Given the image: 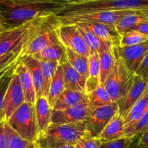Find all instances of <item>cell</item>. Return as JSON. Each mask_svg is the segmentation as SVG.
Wrapping results in <instances>:
<instances>
[{"label": "cell", "instance_id": "cell-1", "mask_svg": "<svg viewBox=\"0 0 148 148\" xmlns=\"http://www.w3.org/2000/svg\"><path fill=\"white\" fill-rule=\"evenodd\" d=\"M64 5L66 4L53 1L0 0V10L6 27L20 25L40 16L55 14Z\"/></svg>", "mask_w": 148, "mask_h": 148}, {"label": "cell", "instance_id": "cell-2", "mask_svg": "<svg viewBox=\"0 0 148 148\" xmlns=\"http://www.w3.org/2000/svg\"><path fill=\"white\" fill-rule=\"evenodd\" d=\"M54 14L40 16L15 27H6L0 32V54L22 53Z\"/></svg>", "mask_w": 148, "mask_h": 148}, {"label": "cell", "instance_id": "cell-3", "mask_svg": "<svg viewBox=\"0 0 148 148\" xmlns=\"http://www.w3.org/2000/svg\"><path fill=\"white\" fill-rule=\"evenodd\" d=\"M148 10V0H95L67 4L55 14L57 17H67L90 13L115 10Z\"/></svg>", "mask_w": 148, "mask_h": 148}, {"label": "cell", "instance_id": "cell-4", "mask_svg": "<svg viewBox=\"0 0 148 148\" xmlns=\"http://www.w3.org/2000/svg\"><path fill=\"white\" fill-rule=\"evenodd\" d=\"M87 133L85 121L67 124H52L46 131L38 134L34 143L38 148L75 145Z\"/></svg>", "mask_w": 148, "mask_h": 148}, {"label": "cell", "instance_id": "cell-5", "mask_svg": "<svg viewBox=\"0 0 148 148\" xmlns=\"http://www.w3.org/2000/svg\"><path fill=\"white\" fill-rule=\"evenodd\" d=\"M114 65L103 83L112 102H117L124 96L133 82L134 74H132L124 64L119 53L117 46H114Z\"/></svg>", "mask_w": 148, "mask_h": 148}, {"label": "cell", "instance_id": "cell-6", "mask_svg": "<svg viewBox=\"0 0 148 148\" xmlns=\"http://www.w3.org/2000/svg\"><path fill=\"white\" fill-rule=\"evenodd\" d=\"M7 123L22 137L35 143L38 136L35 104L25 102L9 118Z\"/></svg>", "mask_w": 148, "mask_h": 148}, {"label": "cell", "instance_id": "cell-7", "mask_svg": "<svg viewBox=\"0 0 148 148\" xmlns=\"http://www.w3.org/2000/svg\"><path fill=\"white\" fill-rule=\"evenodd\" d=\"M54 30L58 40L64 47L86 57L90 56V50L78 31L76 25L61 24L57 20L54 24Z\"/></svg>", "mask_w": 148, "mask_h": 148}, {"label": "cell", "instance_id": "cell-8", "mask_svg": "<svg viewBox=\"0 0 148 148\" xmlns=\"http://www.w3.org/2000/svg\"><path fill=\"white\" fill-rule=\"evenodd\" d=\"M118 113L119 106L117 102H113L90 111L85 120L88 134L91 137H99L113 117Z\"/></svg>", "mask_w": 148, "mask_h": 148}, {"label": "cell", "instance_id": "cell-9", "mask_svg": "<svg viewBox=\"0 0 148 148\" xmlns=\"http://www.w3.org/2000/svg\"><path fill=\"white\" fill-rule=\"evenodd\" d=\"M133 10H115V11L99 12L82 15L67 17H57L61 24H75L77 23H93L115 25L116 23L124 15Z\"/></svg>", "mask_w": 148, "mask_h": 148}, {"label": "cell", "instance_id": "cell-10", "mask_svg": "<svg viewBox=\"0 0 148 148\" xmlns=\"http://www.w3.org/2000/svg\"><path fill=\"white\" fill-rule=\"evenodd\" d=\"M57 21L56 15H53L50 20L45 25L40 33L29 43L23 52V56H33L42 49L53 43H58L59 40L54 30V24Z\"/></svg>", "mask_w": 148, "mask_h": 148}, {"label": "cell", "instance_id": "cell-11", "mask_svg": "<svg viewBox=\"0 0 148 148\" xmlns=\"http://www.w3.org/2000/svg\"><path fill=\"white\" fill-rule=\"evenodd\" d=\"M25 102L19 76L14 71L4 99V112L7 121L13 113Z\"/></svg>", "mask_w": 148, "mask_h": 148}, {"label": "cell", "instance_id": "cell-12", "mask_svg": "<svg viewBox=\"0 0 148 148\" xmlns=\"http://www.w3.org/2000/svg\"><path fill=\"white\" fill-rule=\"evenodd\" d=\"M117 49L129 71L132 74H135L145 56L148 53V40L134 46H117Z\"/></svg>", "mask_w": 148, "mask_h": 148}, {"label": "cell", "instance_id": "cell-13", "mask_svg": "<svg viewBox=\"0 0 148 148\" xmlns=\"http://www.w3.org/2000/svg\"><path fill=\"white\" fill-rule=\"evenodd\" d=\"M88 103L79 104L71 108L52 111L51 121L53 124H67L85 121L90 112Z\"/></svg>", "mask_w": 148, "mask_h": 148}, {"label": "cell", "instance_id": "cell-14", "mask_svg": "<svg viewBox=\"0 0 148 148\" xmlns=\"http://www.w3.org/2000/svg\"><path fill=\"white\" fill-rule=\"evenodd\" d=\"M147 87L148 83L147 81L134 74L133 82L130 88H129L124 96L117 101L119 106V114L121 116L124 117L125 116L132 106L143 95Z\"/></svg>", "mask_w": 148, "mask_h": 148}, {"label": "cell", "instance_id": "cell-15", "mask_svg": "<svg viewBox=\"0 0 148 148\" xmlns=\"http://www.w3.org/2000/svg\"><path fill=\"white\" fill-rule=\"evenodd\" d=\"M75 25L85 27L101 40L108 42L113 46H119L121 35L116 30L115 25L93 23H77Z\"/></svg>", "mask_w": 148, "mask_h": 148}, {"label": "cell", "instance_id": "cell-16", "mask_svg": "<svg viewBox=\"0 0 148 148\" xmlns=\"http://www.w3.org/2000/svg\"><path fill=\"white\" fill-rule=\"evenodd\" d=\"M30 56L37 59L39 62L51 61L58 62L60 65L68 62L65 48L60 42L49 45Z\"/></svg>", "mask_w": 148, "mask_h": 148}, {"label": "cell", "instance_id": "cell-17", "mask_svg": "<svg viewBox=\"0 0 148 148\" xmlns=\"http://www.w3.org/2000/svg\"><path fill=\"white\" fill-rule=\"evenodd\" d=\"M36 119L39 134L46 131L52 124V109L48 98L41 96L36 100L35 103Z\"/></svg>", "mask_w": 148, "mask_h": 148}, {"label": "cell", "instance_id": "cell-18", "mask_svg": "<svg viewBox=\"0 0 148 148\" xmlns=\"http://www.w3.org/2000/svg\"><path fill=\"white\" fill-rule=\"evenodd\" d=\"M62 66L63 69L64 79L66 89L78 91L85 94L86 78L84 77L68 62L62 64Z\"/></svg>", "mask_w": 148, "mask_h": 148}, {"label": "cell", "instance_id": "cell-19", "mask_svg": "<svg viewBox=\"0 0 148 148\" xmlns=\"http://www.w3.org/2000/svg\"><path fill=\"white\" fill-rule=\"evenodd\" d=\"M124 119L118 113L113 117L98 137L103 143L120 140L124 137Z\"/></svg>", "mask_w": 148, "mask_h": 148}, {"label": "cell", "instance_id": "cell-20", "mask_svg": "<svg viewBox=\"0 0 148 148\" xmlns=\"http://www.w3.org/2000/svg\"><path fill=\"white\" fill-rule=\"evenodd\" d=\"M15 72L19 76L20 84L24 92L25 102L35 104L37 98H36V93L33 80L28 69L23 63L22 60L16 67Z\"/></svg>", "mask_w": 148, "mask_h": 148}, {"label": "cell", "instance_id": "cell-21", "mask_svg": "<svg viewBox=\"0 0 148 148\" xmlns=\"http://www.w3.org/2000/svg\"><path fill=\"white\" fill-rule=\"evenodd\" d=\"M85 103H88L85 94L72 90L65 89L56 101L52 109L55 111L64 110Z\"/></svg>", "mask_w": 148, "mask_h": 148}, {"label": "cell", "instance_id": "cell-22", "mask_svg": "<svg viewBox=\"0 0 148 148\" xmlns=\"http://www.w3.org/2000/svg\"><path fill=\"white\" fill-rule=\"evenodd\" d=\"M22 62L30 72L36 90V98L38 99L43 96V79L40 62L30 56H24L22 59Z\"/></svg>", "mask_w": 148, "mask_h": 148}, {"label": "cell", "instance_id": "cell-23", "mask_svg": "<svg viewBox=\"0 0 148 148\" xmlns=\"http://www.w3.org/2000/svg\"><path fill=\"white\" fill-rule=\"evenodd\" d=\"M148 20V10H133L123 16L115 25L120 35L131 30L137 25Z\"/></svg>", "mask_w": 148, "mask_h": 148}, {"label": "cell", "instance_id": "cell-24", "mask_svg": "<svg viewBox=\"0 0 148 148\" xmlns=\"http://www.w3.org/2000/svg\"><path fill=\"white\" fill-rule=\"evenodd\" d=\"M148 110V87L138 101L132 106L125 114L124 119V125L134 124L138 121Z\"/></svg>", "mask_w": 148, "mask_h": 148}, {"label": "cell", "instance_id": "cell-25", "mask_svg": "<svg viewBox=\"0 0 148 148\" xmlns=\"http://www.w3.org/2000/svg\"><path fill=\"white\" fill-rule=\"evenodd\" d=\"M66 89L64 79V72L62 65H59L56 69L55 75L51 82L48 95V100L51 108L54 106L61 94Z\"/></svg>", "mask_w": 148, "mask_h": 148}, {"label": "cell", "instance_id": "cell-26", "mask_svg": "<svg viewBox=\"0 0 148 148\" xmlns=\"http://www.w3.org/2000/svg\"><path fill=\"white\" fill-rule=\"evenodd\" d=\"M114 46L98 52L100 58V81L103 85L114 68Z\"/></svg>", "mask_w": 148, "mask_h": 148}, {"label": "cell", "instance_id": "cell-27", "mask_svg": "<svg viewBox=\"0 0 148 148\" xmlns=\"http://www.w3.org/2000/svg\"><path fill=\"white\" fill-rule=\"evenodd\" d=\"M76 25L77 27L78 31L80 33L82 37L83 38L84 40L88 45L90 51H97L98 53L101 51L113 46L112 44L101 40L98 36H95L94 33H92V32L90 31L85 27L77 25Z\"/></svg>", "mask_w": 148, "mask_h": 148}, {"label": "cell", "instance_id": "cell-28", "mask_svg": "<svg viewBox=\"0 0 148 148\" xmlns=\"http://www.w3.org/2000/svg\"><path fill=\"white\" fill-rule=\"evenodd\" d=\"M87 98L88 105L91 111L113 103L109 94L108 93L103 84H101L95 91L87 95Z\"/></svg>", "mask_w": 148, "mask_h": 148}, {"label": "cell", "instance_id": "cell-29", "mask_svg": "<svg viewBox=\"0 0 148 148\" xmlns=\"http://www.w3.org/2000/svg\"><path fill=\"white\" fill-rule=\"evenodd\" d=\"M65 50H66L68 62L84 77L88 79L90 77L88 57L79 54L66 48H65Z\"/></svg>", "mask_w": 148, "mask_h": 148}, {"label": "cell", "instance_id": "cell-30", "mask_svg": "<svg viewBox=\"0 0 148 148\" xmlns=\"http://www.w3.org/2000/svg\"><path fill=\"white\" fill-rule=\"evenodd\" d=\"M40 64L43 79V96L48 98L51 82L54 76L56 69L60 64L58 62L51 61H41Z\"/></svg>", "mask_w": 148, "mask_h": 148}, {"label": "cell", "instance_id": "cell-31", "mask_svg": "<svg viewBox=\"0 0 148 148\" xmlns=\"http://www.w3.org/2000/svg\"><path fill=\"white\" fill-rule=\"evenodd\" d=\"M148 127V110L144 115L134 124L125 126L124 137L134 139L139 134H142Z\"/></svg>", "mask_w": 148, "mask_h": 148}, {"label": "cell", "instance_id": "cell-32", "mask_svg": "<svg viewBox=\"0 0 148 148\" xmlns=\"http://www.w3.org/2000/svg\"><path fill=\"white\" fill-rule=\"evenodd\" d=\"M148 40V36L136 30H130L121 35L120 47L140 44Z\"/></svg>", "mask_w": 148, "mask_h": 148}, {"label": "cell", "instance_id": "cell-33", "mask_svg": "<svg viewBox=\"0 0 148 148\" xmlns=\"http://www.w3.org/2000/svg\"><path fill=\"white\" fill-rule=\"evenodd\" d=\"M6 129L9 136L7 148H27L32 143L22 138L6 121Z\"/></svg>", "mask_w": 148, "mask_h": 148}, {"label": "cell", "instance_id": "cell-34", "mask_svg": "<svg viewBox=\"0 0 148 148\" xmlns=\"http://www.w3.org/2000/svg\"><path fill=\"white\" fill-rule=\"evenodd\" d=\"M102 144L99 137H91L87 133L75 144V148H99Z\"/></svg>", "mask_w": 148, "mask_h": 148}, {"label": "cell", "instance_id": "cell-35", "mask_svg": "<svg viewBox=\"0 0 148 148\" xmlns=\"http://www.w3.org/2000/svg\"><path fill=\"white\" fill-rule=\"evenodd\" d=\"M14 72L7 75L0 82V123L5 121V116H4V99L7 90L11 81L12 76Z\"/></svg>", "mask_w": 148, "mask_h": 148}, {"label": "cell", "instance_id": "cell-36", "mask_svg": "<svg viewBox=\"0 0 148 148\" xmlns=\"http://www.w3.org/2000/svg\"><path fill=\"white\" fill-rule=\"evenodd\" d=\"M90 77H97L100 78V58L97 51H90L88 56Z\"/></svg>", "mask_w": 148, "mask_h": 148}, {"label": "cell", "instance_id": "cell-37", "mask_svg": "<svg viewBox=\"0 0 148 148\" xmlns=\"http://www.w3.org/2000/svg\"><path fill=\"white\" fill-rule=\"evenodd\" d=\"M134 139L123 137L116 141L103 143L99 148H132Z\"/></svg>", "mask_w": 148, "mask_h": 148}, {"label": "cell", "instance_id": "cell-38", "mask_svg": "<svg viewBox=\"0 0 148 148\" xmlns=\"http://www.w3.org/2000/svg\"><path fill=\"white\" fill-rule=\"evenodd\" d=\"M23 57L22 53L14 54V53H7V54H0V69L8 66L17 59Z\"/></svg>", "mask_w": 148, "mask_h": 148}, {"label": "cell", "instance_id": "cell-39", "mask_svg": "<svg viewBox=\"0 0 148 148\" xmlns=\"http://www.w3.org/2000/svg\"><path fill=\"white\" fill-rule=\"evenodd\" d=\"M100 78L97 77H89L85 82V94L91 93L95 91L101 85Z\"/></svg>", "mask_w": 148, "mask_h": 148}, {"label": "cell", "instance_id": "cell-40", "mask_svg": "<svg viewBox=\"0 0 148 148\" xmlns=\"http://www.w3.org/2000/svg\"><path fill=\"white\" fill-rule=\"evenodd\" d=\"M135 75L141 77L143 79L148 82V53L145 56L140 67L136 71Z\"/></svg>", "mask_w": 148, "mask_h": 148}, {"label": "cell", "instance_id": "cell-41", "mask_svg": "<svg viewBox=\"0 0 148 148\" xmlns=\"http://www.w3.org/2000/svg\"><path fill=\"white\" fill-rule=\"evenodd\" d=\"M9 144V136L6 129V121L0 123V148H7Z\"/></svg>", "mask_w": 148, "mask_h": 148}, {"label": "cell", "instance_id": "cell-42", "mask_svg": "<svg viewBox=\"0 0 148 148\" xmlns=\"http://www.w3.org/2000/svg\"><path fill=\"white\" fill-rule=\"evenodd\" d=\"M22 58L17 59V61L14 62L13 63L10 64L8 65V66L3 68V69H0V82H1V81L5 77H7V75H10V74L13 73V72L15 71V69L16 67H17V66L18 65V64L21 62Z\"/></svg>", "mask_w": 148, "mask_h": 148}, {"label": "cell", "instance_id": "cell-43", "mask_svg": "<svg viewBox=\"0 0 148 148\" xmlns=\"http://www.w3.org/2000/svg\"><path fill=\"white\" fill-rule=\"evenodd\" d=\"M135 140L137 147H148V127L142 134L135 137Z\"/></svg>", "mask_w": 148, "mask_h": 148}, {"label": "cell", "instance_id": "cell-44", "mask_svg": "<svg viewBox=\"0 0 148 148\" xmlns=\"http://www.w3.org/2000/svg\"><path fill=\"white\" fill-rule=\"evenodd\" d=\"M130 30H136V31H138L140 33H142L143 34H145L148 36V20L137 25L134 27H132Z\"/></svg>", "mask_w": 148, "mask_h": 148}, {"label": "cell", "instance_id": "cell-45", "mask_svg": "<svg viewBox=\"0 0 148 148\" xmlns=\"http://www.w3.org/2000/svg\"><path fill=\"white\" fill-rule=\"evenodd\" d=\"M35 1H53V2L62 3L64 4H69V1L67 0H35Z\"/></svg>", "mask_w": 148, "mask_h": 148}, {"label": "cell", "instance_id": "cell-46", "mask_svg": "<svg viewBox=\"0 0 148 148\" xmlns=\"http://www.w3.org/2000/svg\"><path fill=\"white\" fill-rule=\"evenodd\" d=\"M69 4H75V3H81V2H86V1H95V0H67Z\"/></svg>", "mask_w": 148, "mask_h": 148}, {"label": "cell", "instance_id": "cell-47", "mask_svg": "<svg viewBox=\"0 0 148 148\" xmlns=\"http://www.w3.org/2000/svg\"><path fill=\"white\" fill-rule=\"evenodd\" d=\"M0 27H4V28H5V27H6L5 22H4V17H3L2 14H1V10H0Z\"/></svg>", "mask_w": 148, "mask_h": 148}, {"label": "cell", "instance_id": "cell-48", "mask_svg": "<svg viewBox=\"0 0 148 148\" xmlns=\"http://www.w3.org/2000/svg\"><path fill=\"white\" fill-rule=\"evenodd\" d=\"M55 148H75V145H65Z\"/></svg>", "mask_w": 148, "mask_h": 148}, {"label": "cell", "instance_id": "cell-49", "mask_svg": "<svg viewBox=\"0 0 148 148\" xmlns=\"http://www.w3.org/2000/svg\"><path fill=\"white\" fill-rule=\"evenodd\" d=\"M27 148H38V147H36V145H35L34 143H32L30 145V146H29V147H27Z\"/></svg>", "mask_w": 148, "mask_h": 148}, {"label": "cell", "instance_id": "cell-50", "mask_svg": "<svg viewBox=\"0 0 148 148\" xmlns=\"http://www.w3.org/2000/svg\"><path fill=\"white\" fill-rule=\"evenodd\" d=\"M132 148H140V147H137L136 146V143H134V140H133V143H132ZM143 148H148V147H143Z\"/></svg>", "mask_w": 148, "mask_h": 148}, {"label": "cell", "instance_id": "cell-51", "mask_svg": "<svg viewBox=\"0 0 148 148\" xmlns=\"http://www.w3.org/2000/svg\"><path fill=\"white\" fill-rule=\"evenodd\" d=\"M4 27H0V32H1L2 30H4Z\"/></svg>", "mask_w": 148, "mask_h": 148}, {"label": "cell", "instance_id": "cell-52", "mask_svg": "<svg viewBox=\"0 0 148 148\" xmlns=\"http://www.w3.org/2000/svg\"><path fill=\"white\" fill-rule=\"evenodd\" d=\"M147 83H148V82H147Z\"/></svg>", "mask_w": 148, "mask_h": 148}]
</instances>
